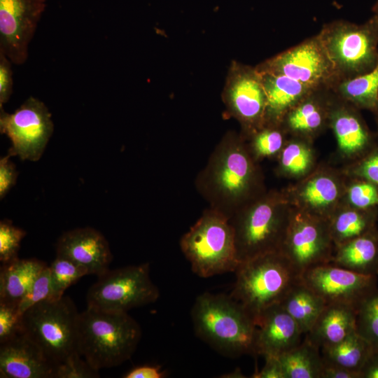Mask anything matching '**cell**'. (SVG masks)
<instances>
[{"label":"cell","instance_id":"obj_1","mask_svg":"<svg viewBox=\"0 0 378 378\" xmlns=\"http://www.w3.org/2000/svg\"><path fill=\"white\" fill-rule=\"evenodd\" d=\"M195 185L211 208L230 219L262 195L261 174L241 134L227 132L199 172Z\"/></svg>","mask_w":378,"mask_h":378},{"label":"cell","instance_id":"obj_2","mask_svg":"<svg viewBox=\"0 0 378 378\" xmlns=\"http://www.w3.org/2000/svg\"><path fill=\"white\" fill-rule=\"evenodd\" d=\"M191 317L197 336L220 354L230 357L255 354V321L230 295H200Z\"/></svg>","mask_w":378,"mask_h":378},{"label":"cell","instance_id":"obj_3","mask_svg":"<svg viewBox=\"0 0 378 378\" xmlns=\"http://www.w3.org/2000/svg\"><path fill=\"white\" fill-rule=\"evenodd\" d=\"M141 337L139 323L127 312L87 307L79 314L76 350L97 370L130 359Z\"/></svg>","mask_w":378,"mask_h":378},{"label":"cell","instance_id":"obj_4","mask_svg":"<svg viewBox=\"0 0 378 378\" xmlns=\"http://www.w3.org/2000/svg\"><path fill=\"white\" fill-rule=\"evenodd\" d=\"M230 295L255 321L267 308L281 304L300 281V274L281 252L262 255L241 262Z\"/></svg>","mask_w":378,"mask_h":378},{"label":"cell","instance_id":"obj_5","mask_svg":"<svg viewBox=\"0 0 378 378\" xmlns=\"http://www.w3.org/2000/svg\"><path fill=\"white\" fill-rule=\"evenodd\" d=\"M180 247L192 271L202 278L234 272L239 264L230 218L209 207L181 237Z\"/></svg>","mask_w":378,"mask_h":378},{"label":"cell","instance_id":"obj_6","mask_svg":"<svg viewBox=\"0 0 378 378\" xmlns=\"http://www.w3.org/2000/svg\"><path fill=\"white\" fill-rule=\"evenodd\" d=\"M290 217L274 192L262 195L233 215L230 220L239 263L280 251Z\"/></svg>","mask_w":378,"mask_h":378},{"label":"cell","instance_id":"obj_7","mask_svg":"<svg viewBox=\"0 0 378 378\" xmlns=\"http://www.w3.org/2000/svg\"><path fill=\"white\" fill-rule=\"evenodd\" d=\"M317 35L333 64L337 80L365 74L377 66L378 22L373 15L362 24L330 21L322 26Z\"/></svg>","mask_w":378,"mask_h":378},{"label":"cell","instance_id":"obj_8","mask_svg":"<svg viewBox=\"0 0 378 378\" xmlns=\"http://www.w3.org/2000/svg\"><path fill=\"white\" fill-rule=\"evenodd\" d=\"M79 314L69 296L41 301L21 315V333L57 366L77 351Z\"/></svg>","mask_w":378,"mask_h":378},{"label":"cell","instance_id":"obj_9","mask_svg":"<svg viewBox=\"0 0 378 378\" xmlns=\"http://www.w3.org/2000/svg\"><path fill=\"white\" fill-rule=\"evenodd\" d=\"M160 297L150 276V264L108 270L88 289L87 307L122 312L155 302Z\"/></svg>","mask_w":378,"mask_h":378},{"label":"cell","instance_id":"obj_10","mask_svg":"<svg viewBox=\"0 0 378 378\" xmlns=\"http://www.w3.org/2000/svg\"><path fill=\"white\" fill-rule=\"evenodd\" d=\"M0 131L11 141L9 155L35 162L42 156L53 133L54 124L46 104L29 97L13 113L0 108Z\"/></svg>","mask_w":378,"mask_h":378},{"label":"cell","instance_id":"obj_11","mask_svg":"<svg viewBox=\"0 0 378 378\" xmlns=\"http://www.w3.org/2000/svg\"><path fill=\"white\" fill-rule=\"evenodd\" d=\"M258 71L282 75L314 88H330L335 68L315 34L255 66Z\"/></svg>","mask_w":378,"mask_h":378},{"label":"cell","instance_id":"obj_12","mask_svg":"<svg viewBox=\"0 0 378 378\" xmlns=\"http://www.w3.org/2000/svg\"><path fill=\"white\" fill-rule=\"evenodd\" d=\"M223 100L227 114L240 123L244 139L264 127L267 97L255 66L232 62Z\"/></svg>","mask_w":378,"mask_h":378},{"label":"cell","instance_id":"obj_13","mask_svg":"<svg viewBox=\"0 0 378 378\" xmlns=\"http://www.w3.org/2000/svg\"><path fill=\"white\" fill-rule=\"evenodd\" d=\"M335 245L328 221L309 214L291 216L280 251L300 275L329 263Z\"/></svg>","mask_w":378,"mask_h":378},{"label":"cell","instance_id":"obj_14","mask_svg":"<svg viewBox=\"0 0 378 378\" xmlns=\"http://www.w3.org/2000/svg\"><path fill=\"white\" fill-rule=\"evenodd\" d=\"M300 280L326 304H344L357 309L361 301L377 288V276L327 263L303 272Z\"/></svg>","mask_w":378,"mask_h":378},{"label":"cell","instance_id":"obj_15","mask_svg":"<svg viewBox=\"0 0 378 378\" xmlns=\"http://www.w3.org/2000/svg\"><path fill=\"white\" fill-rule=\"evenodd\" d=\"M46 6V0H0V52L13 64L26 62Z\"/></svg>","mask_w":378,"mask_h":378},{"label":"cell","instance_id":"obj_16","mask_svg":"<svg viewBox=\"0 0 378 378\" xmlns=\"http://www.w3.org/2000/svg\"><path fill=\"white\" fill-rule=\"evenodd\" d=\"M57 255L83 267L97 276L109 268L113 255L108 242L98 230L80 227L63 233L56 244Z\"/></svg>","mask_w":378,"mask_h":378},{"label":"cell","instance_id":"obj_17","mask_svg":"<svg viewBox=\"0 0 378 378\" xmlns=\"http://www.w3.org/2000/svg\"><path fill=\"white\" fill-rule=\"evenodd\" d=\"M57 366L24 334L0 344L1 378H54Z\"/></svg>","mask_w":378,"mask_h":378},{"label":"cell","instance_id":"obj_18","mask_svg":"<svg viewBox=\"0 0 378 378\" xmlns=\"http://www.w3.org/2000/svg\"><path fill=\"white\" fill-rule=\"evenodd\" d=\"M303 332L280 304L265 309L256 321L255 354L279 357L298 346Z\"/></svg>","mask_w":378,"mask_h":378},{"label":"cell","instance_id":"obj_19","mask_svg":"<svg viewBox=\"0 0 378 378\" xmlns=\"http://www.w3.org/2000/svg\"><path fill=\"white\" fill-rule=\"evenodd\" d=\"M333 93L329 88H316L284 116L281 127L295 134L309 136L329 125Z\"/></svg>","mask_w":378,"mask_h":378},{"label":"cell","instance_id":"obj_20","mask_svg":"<svg viewBox=\"0 0 378 378\" xmlns=\"http://www.w3.org/2000/svg\"><path fill=\"white\" fill-rule=\"evenodd\" d=\"M259 73L267 97L265 125H281L288 111L316 88L285 76Z\"/></svg>","mask_w":378,"mask_h":378},{"label":"cell","instance_id":"obj_21","mask_svg":"<svg viewBox=\"0 0 378 378\" xmlns=\"http://www.w3.org/2000/svg\"><path fill=\"white\" fill-rule=\"evenodd\" d=\"M356 309L344 304H326L306 339L321 349L356 331Z\"/></svg>","mask_w":378,"mask_h":378},{"label":"cell","instance_id":"obj_22","mask_svg":"<svg viewBox=\"0 0 378 378\" xmlns=\"http://www.w3.org/2000/svg\"><path fill=\"white\" fill-rule=\"evenodd\" d=\"M355 108L333 93L329 125L335 134L340 148L346 153L360 150L368 141V132Z\"/></svg>","mask_w":378,"mask_h":378},{"label":"cell","instance_id":"obj_23","mask_svg":"<svg viewBox=\"0 0 378 378\" xmlns=\"http://www.w3.org/2000/svg\"><path fill=\"white\" fill-rule=\"evenodd\" d=\"M331 265L355 272L378 275V239L370 231L335 246Z\"/></svg>","mask_w":378,"mask_h":378},{"label":"cell","instance_id":"obj_24","mask_svg":"<svg viewBox=\"0 0 378 378\" xmlns=\"http://www.w3.org/2000/svg\"><path fill=\"white\" fill-rule=\"evenodd\" d=\"M48 265L44 261L18 258L2 263L0 270V302L17 305L40 272Z\"/></svg>","mask_w":378,"mask_h":378},{"label":"cell","instance_id":"obj_25","mask_svg":"<svg viewBox=\"0 0 378 378\" xmlns=\"http://www.w3.org/2000/svg\"><path fill=\"white\" fill-rule=\"evenodd\" d=\"M330 89L356 108L378 111V64L368 73L336 81Z\"/></svg>","mask_w":378,"mask_h":378},{"label":"cell","instance_id":"obj_26","mask_svg":"<svg viewBox=\"0 0 378 378\" xmlns=\"http://www.w3.org/2000/svg\"><path fill=\"white\" fill-rule=\"evenodd\" d=\"M280 304L297 322L303 334H307L314 326L326 303L300 280L290 289Z\"/></svg>","mask_w":378,"mask_h":378},{"label":"cell","instance_id":"obj_27","mask_svg":"<svg viewBox=\"0 0 378 378\" xmlns=\"http://www.w3.org/2000/svg\"><path fill=\"white\" fill-rule=\"evenodd\" d=\"M278 358L285 378H321L323 360L320 349L306 338Z\"/></svg>","mask_w":378,"mask_h":378},{"label":"cell","instance_id":"obj_28","mask_svg":"<svg viewBox=\"0 0 378 378\" xmlns=\"http://www.w3.org/2000/svg\"><path fill=\"white\" fill-rule=\"evenodd\" d=\"M321 350L323 363L340 366L360 374L372 348L354 331L342 341Z\"/></svg>","mask_w":378,"mask_h":378},{"label":"cell","instance_id":"obj_29","mask_svg":"<svg viewBox=\"0 0 378 378\" xmlns=\"http://www.w3.org/2000/svg\"><path fill=\"white\" fill-rule=\"evenodd\" d=\"M335 246L342 244L370 232L367 218L354 210H344L328 221Z\"/></svg>","mask_w":378,"mask_h":378},{"label":"cell","instance_id":"obj_30","mask_svg":"<svg viewBox=\"0 0 378 378\" xmlns=\"http://www.w3.org/2000/svg\"><path fill=\"white\" fill-rule=\"evenodd\" d=\"M356 332L372 350H378V288L367 295L356 309Z\"/></svg>","mask_w":378,"mask_h":378},{"label":"cell","instance_id":"obj_31","mask_svg":"<svg viewBox=\"0 0 378 378\" xmlns=\"http://www.w3.org/2000/svg\"><path fill=\"white\" fill-rule=\"evenodd\" d=\"M49 267L52 288L50 300L61 298L68 287L81 277L89 274L84 267L58 255L51 262Z\"/></svg>","mask_w":378,"mask_h":378},{"label":"cell","instance_id":"obj_32","mask_svg":"<svg viewBox=\"0 0 378 378\" xmlns=\"http://www.w3.org/2000/svg\"><path fill=\"white\" fill-rule=\"evenodd\" d=\"M339 195L337 183L330 177L320 176L310 180L304 187L301 196L313 210L323 211L334 203Z\"/></svg>","mask_w":378,"mask_h":378},{"label":"cell","instance_id":"obj_33","mask_svg":"<svg viewBox=\"0 0 378 378\" xmlns=\"http://www.w3.org/2000/svg\"><path fill=\"white\" fill-rule=\"evenodd\" d=\"M283 130L281 125H265L250 136L251 143L248 148L254 160L274 155L281 150L284 144Z\"/></svg>","mask_w":378,"mask_h":378},{"label":"cell","instance_id":"obj_34","mask_svg":"<svg viewBox=\"0 0 378 378\" xmlns=\"http://www.w3.org/2000/svg\"><path fill=\"white\" fill-rule=\"evenodd\" d=\"M26 232L15 226L10 220L0 222V261L10 262L18 258L20 243L26 236Z\"/></svg>","mask_w":378,"mask_h":378},{"label":"cell","instance_id":"obj_35","mask_svg":"<svg viewBox=\"0 0 378 378\" xmlns=\"http://www.w3.org/2000/svg\"><path fill=\"white\" fill-rule=\"evenodd\" d=\"M52 293L49 265L38 274L30 288L18 304V313L21 316L26 310L36 304L50 299Z\"/></svg>","mask_w":378,"mask_h":378},{"label":"cell","instance_id":"obj_36","mask_svg":"<svg viewBox=\"0 0 378 378\" xmlns=\"http://www.w3.org/2000/svg\"><path fill=\"white\" fill-rule=\"evenodd\" d=\"M82 356L75 351L55 370L54 378H97L99 370L93 368Z\"/></svg>","mask_w":378,"mask_h":378},{"label":"cell","instance_id":"obj_37","mask_svg":"<svg viewBox=\"0 0 378 378\" xmlns=\"http://www.w3.org/2000/svg\"><path fill=\"white\" fill-rule=\"evenodd\" d=\"M311 155L303 144L292 142L282 150L281 165L284 170L293 174L304 173L309 167Z\"/></svg>","mask_w":378,"mask_h":378},{"label":"cell","instance_id":"obj_38","mask_svg":"<svg viewBox=\"0 0 378 378\" xmlns=\"http://www.w3.org/2000/svg\"><path fill=\"white\" fill-rule=\"evenodd\" d=\"M20 316L17 305L0 302V344L21 332Z\"/></svg>","mask_w":378,"mask_h":378},{"label":"cell","instance_id":"obj_39","mask_svg":"<svg viewBox=\"0 0 378 378\" xmlns=\"http://www.w3.org/2000/svg\"><path fill=\"white\" fill-rule=\"evenodd\" d=\"M349 199L357 208L364 209L378 204V192L370 183H357L350 188Z\"/></svg>","mask_w":378,"mask_h":378},{"label":"cell","instance_id":"obj_40","mask_svg":"<svg viewBox=\"0 0 378 378\" xmlns=\"http://www.w3.org/2000/svg\"><path fill=\"white\" fill-rule=\"evenodd\" d=\"M8 153L0 159V199L2 200L15 185L18 172Z\"/></svg>","mask_w":378,"mask_h":378},{"label":"cell","instance_id":"obj_41","mask_svg":"<svg viewBox=\"0 0 378 378\" xmlns=\"http://www.w3.org/2000/svg\"><path fill=\"white\" fill-rule=\"evenodd\" d=\"M10 60L0 52V108L8 102L13 91V73Z\"/></svg>","mask_w":378,"mask_h":378},{"label":"cell","instance_id":"obj_42","mask_svg":"<svg viewBox=\"0 0 378 378\" xmlns=\"http://www.w3.org/2000/svg\"><path fill=\"white\" fill-rule=\"evenodd\" d=\"M265 363L260 371H256L253 378H285L284 372L278 357H265Z\"/></svg>","mask_w":378,"mask_h":378},{"label":"cell","instance_id":"obj_43","mask_svg":"<svg viewBox=\"0 0 378 378\" xmlns=\"http://www.w3.org/2000/svg\"><path fill=\"white\" fill-rule=\"evenodd\" d=\"M321 378H360L358 372L323 363Z\"/></svg>","mask_w":378,"mask_h":378},{"label":"cell","instance_id":"obj_44","mask_svg":"<svg viewBox=\"0 0 378 378\" xmlns=\"http://www.w3.org/2000/svg\"><path fill=\"white\" fill-rule=\"evenodd\" d=\"M164 377L160 366L142 365L133 368L122 377L125 378H161Z\"/></svg>","mask_w":378,"mask_h":378},{"label":"cell","instance_id":"obj_45","mask_svg":"<svg viewBox=\"0 0 378 378\" xmlns=\"http://www.w3.org/2000/svg\"><path fill=\"white\" fill-rule=\"evenodd\" d=\"M360 378H378V350H372L360 371Z\"/></svg>","mask_w":378,"mask_h":378},{"label":"cell","instance_id":"obj_46","mask_svg":"<svg viewBox=\"0 0 378 378\" xmlns=\"http://www.w3.org/2000/svg\"><path fill=\"white\" fill-rule=\"evenodd\" d=\"M360 173L368 180L378 184V155L372 156L363 163Z\"/></svg>","mask_w":378,"mask_h":378},{"label":"cell","instance_id":"obj_47","mask_svg":"<svg viewBox=\"0 0 378 378\" xmlns=\"http://www.w3.org/2000/svg\"><path fill=\"white\" fill-rule=\"evenodd\" d=\"M372 15L376 18V20H377V22H378V0H376L372 8Z\"/></svg>","mask_w":378,"mask_h":378}]
</instances>
